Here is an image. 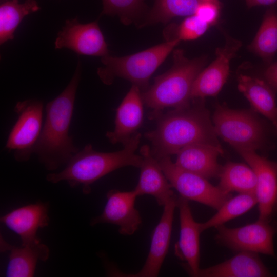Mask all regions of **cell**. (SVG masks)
Returning <instances> with one entry per match:
<instances>
[{
	"label": "cell",
	"mask_w": 277,
	"mask_h": 277,
	"mask_svg": "<svg viewBox=\"0 0 277 277\" xmlns=\"http://www.w3.org/2000/svg\"><path fill=\"white\" fill-rule=\"evenodd\" d=\"M49 204L37 202L14 209L1 217V222L21 238L22 246L41 242L36 233L48 226Z\"/></svg>",
	"instance_id": "obj_16"
},
{
	"label": "cell",
	"mask_w": 277,
	"mask_h": 277,
	"mask_svg": "<svg viewBox=\"0 0 277 277\" xmlns=\"http://www.w3.org/2000/svg\"><path fill=\"white\" fill-rule=\"evenodd\" d=\"M209 26L195 14L188 16L177 27L175 38L180 41L195 39L203 35Z\"/></svg>",
	"instance_id": "obj_29"
},
{
	"label": "cell",
	"mask_w": 277,
	"mask_h": 277,
	"mask_svg": "<svg viewBox=\"0 0 277 277\" xmlns=\"http://www.w3.org/2000/svg\"><path fill=\"white\" fill-rule=\"evenodd\" d=\"M176 196L164 206L161 219L151 235L149 252L142 269L134 273L124 274L128 277H156L168 253L171 240Z\"/></svg>",
	"instance_id": "obj_14"
},
{
	"label": "cell",
	"mask_w": 277,
	"mask_h": 277,
	"mask_svg": "<svg viewBox=\"0 0 277 277\" xmlns=\"http://www.w3.org/2000/svg\"><path fill=\"white\" fill-rule=\"evenodd\" d=\"M249 50L270 63L277 52V12L270 7L264 15L262 24Z\"/></svg>",
	"instance_id": "obj_25"
},
{
	"label": "cell",
	"mask_w": 277,
	"mask_h": 277,
	"mask_svg": "<svg viewBox=\"0 0 277 277\" xmlns=\"http://www.w3.org/2000/svg\"><path fill=\"white\" fill-rule=\"evenodd\" d=\"M221 5L215 1H203L198 5L194 14L209 26L216 23L220 12Z\"/></svg>",
	"instance_id": "obj_30"
},
{
	"label": "cell",
	"mask_w": 277,
	"mask_h": 277,
	"mask_svg": "<svg viewBox=\"0 0 277 277\" xmlns=\"http://www.w3.org/2000/svg\"><path fill=\"white\" fill-rule=\"evenodd\" d=\"M141 138V133L137 132L122 150L111 152L96 151L88 144L72 157L62 171L48 174L46 180L53 184L65 181L72 188L80 186L83 193L88 194L92 184L110 172L126 166L141 167L143 158L135 153Z\"/></svg>",
	"instance_id": "obj_3"
},
{
	"label": "cell",
	"mask_w": 277,
	"mask_h": 277,
	"mask_svg": "<svg viewBox=\"0 0 277 277\" xmlns=\"http://www.w3.org/2000/svg\"><path fill=\"white\" fill-rule=\"evenodd\" d=\"M241 42L228 37L225 46L216 50V58L195 78L192 88L191 100L216 96L228 78L231 60L241 47Z\"/></svg>",
	"instance_id": "obj_13"
},
{
	"label": "cell",
	"mask_w": 277,
	"mask_h": 277,
	"mask_svg": "<svg viewBox=\"0 0 277 277\" xmlns=\"http://www.w3.org/2000/svg\"><path fill=\"white\" fill-rule=\"evenodd\" d=\"M264 76L268 85L277 90V62L270 64L265 70Z\"/></svg>",
	"instance_id": "obj_31"
},
{
	"label": "cell",
	"mask_w": 277,
	"mask_h": 277,
	"mask_svg": "<svg viewBox=\"0 0 277 277\" xmlns=\"http://www.w3.org/2000/svg\"><path fill=\"white\" fill-rule=\"evenodd\" d=\"M235 149L256 176L259 219L269 221L277 206V163L258 155L254 150Z\"/></svg>",
	"instance_id": "obj_11"
},
{
	"label": "cell",
	"mask_w": 277,
	"mask_h": 277,
	"mask_svg": "<svg viewBox=\"0 0 277 277\" xmlns=\"http://www.w3.org/2000/svg\"><path fill=\"white\" fill-rule=\"evenodd\" d=\"M140 89L132 85L116 110L115 128L106 136L112 144L124 145L137 132L143 119V106Z\"/></svg>",
	"instance_id": "obj_18"
},
{
	"label": "cell",
	"mask_w": 277,
	"mask_h": 277,
	"mask_svg": "<svg viewBox=\"0 0 277 277\" xmlns=\"http://www.w3.org/2000/svg\"><path fill=\"white\" fill-rule=\"evenodd\" d=\"M138 196L133 189L130 191L109 190L107 194V202L102 213L90 221L92 226L101 223H109L119 227L118 232L124 235L133 234L142 222L139 211L135 207Z\"/></svg>",
	"instance_id": "obj_12"
},
{
	"label": "cell",
	"mask_w": 277,
	"mask_h": 277,
	"mask_svg": "<svg viewBox=\"0 0 277 277\" xmlns=\"http://www.w3.org/2000/svg\"><path fill=\"white\" fill-rule=\"evenodd\" d=\"M248 8L260 6H275L277 0H245Z\"/></svg>",
	"instance_id": "obj_32"
},
{
	"label": "cell",
	"mask_w": 277,
	"mask_h": 277,
	"mask_svg": "<svg viewBox=\"0 0 277 277\" xmlns=\"http://www.w3.org/2000/svg\"><path fill=\"white\" fill-rule=\"evenodd\" d=\"M217 135L235 149L255 150L262 145L264 130L261 123L251 113L218 105L213 116Z\"/></svg>",
	"instance_id": "obj_7"
},
{
	"label": "cell",
	"mask_w": 277,
	"mask_h": 277,
	"mask_svg": "<svg viewBox=\"0 0 277 277\" xmlns=\"http://www.w3.org/2000/svg\"><path fill=\"white\" fill-rule=\"evenodd\" d=\"M202 1H215V0H202Z\"/></svg>",
	"instance_id": "obj_33"
},
{
	"label": "cell",
	"mask_w": 277,
	"mask_h": 277,
	"mask_svg": "<svg viewBox=\"0 0 277 277\" xmlns=\"http://www.w3.org/2000/svg\"><path fill=\"white\" fill-rule=\"evenodd\" d=\"M102 14L117 15L122 23L128 25L136 21L145 7V0H102Z\"/></svg>",
	"instance_id": "obj_28"
},
{
	"label": "cell",
	"mask_w": 277,
	"mask_h": 277,
	"mask_svg": "<svg viewBox=\"0 0 277 277\" xmlns=\"http://www.w3.org/2000/svg\"><path fill=\"white\" fill-rule=\"evenodd\" d=\"M222 148L205 144H195L188 146L177 153L176 165L188 171L206 179L219 176L221 168L217 163Z\"/></svg>",
	"instance_id": "obj_20"
},
{
	"label": "cell",
	"mask_w": 277,
	"mask_h": 277,
	"mask_svg": "<svg viewBox=\"0 0 277 277\" xmlns=\"http://www.w3.org/2000/svg\"><path fill=\"white\" fill-rule=\"evenodd\" d=\"M239 90L252 107L269 120L277 130V105L274 90L263 80L241 74L238 78Z\"/></svg>",
	"instance_id": "obj_22"
},
{
	"label": "cell",
	"mask_w": 277,
	"mask_h": 277,
	"mask_svg": "<svg viewBox=\"0 0 277 277\" xmlns=\"http://www.w3.org/2000/svg\"><path fill=\"white\" fill-rule=\"evenodd\" d=\"M219 176L218 187L222 190L255 194L256 178L250 167L243 163L228 162L221 168Z\"/></svg>",
	"instance_id": "obj_24"
},
{
	"label": "cell",
	"mask_w": 277,
	"mask_h": 277,
	"mask_svg": "<svg viewBox=\"0 0 277 277\" xmlns=\"http://www.w3.org/2000/svg\"><path fill=\"white\" fill-rule=\"evenodd\" d=\"M180 41L176 38L168 39L128 56L102 57L103 66L97 69V74L107 85L112 84L116 77H121L145 91L148 88L150 77Z\"/></svg>",
	"instance_id": "obj_5"
},
{
	"label": "cell",
	"mask_w": 277,
	"mask_h": 277,
	"mask_svg": "<svg viewBox=\"0 0 277 277\" xmlns=\"http://www.w3.org/2000/svg\"><path fill=\"white\" fill-rule=\"evenodd\" d=\"M258 204L255 194L239 193L229 199L212 217L204 223H200L201 232L212 227L223 225L228 221L239 216Z\"/></svg>",
	"instance_id": "obj_27"
},
{
	"label": "cell",
	"mask_w": 277,
	"mask_h": 277,
	"mask_svg": "<svg viewBox=\"0 0 277 277\" xmlns=\"http://www.w3.org/2000/svg\"><path fill=\"white\" fill-rule=\"evenodd\" d=\"M271 275L257 253L240 251L226 261L200 269V277H266Z\"/></svg>",
	"instance_id": "obj_21"
},
{
	"label": "cell",
	"mask_w": 277,
	"mask_h": 277,
	"mask_svg": "<svg viewBox=\"0 0 277 277\" xmlns=\"http://www.w3.org/2000/svg\"><path fill=\"white\" fill-rule=\"evenodd\" d=\"M202 0H154V4L141 26L158 23L166 24L178 16L194 14Z\"/></svg>",
	"instance_id": "obj_26"
},
{
	"label": "cell",
	"mask_w": 277,
	"mask_h": 277,
	"mask_svg": "<svg viewBox=\"0 0 277 277\" xmlns=\"http://www.w3.org/2000/svg\"><path fill=\"white\" fill-rule=\"evenodd\" d=\"M55 49L68 48L78 55L104 57L109 50L97 21L82 24L77 17L66 21L55 43Z\"/></svg>",
	"instance_id": "obj_10"
},
{
	"label": "cell",
	"mask_w": 277,
	"mask_h": 277,
	"mask_svg": "<svg viewBox=\"0 0 277 277\" xmlns=\"http://www.w3.org/2000/svg\"><path fill=\"white\" fill-rule=\"evenodd\" d=\"M195 99L192 104L161 112L153 118L157 120L156 127L145 133V137L151 143V153L157 160L195 144L222 148L203 99Z\"/></svg>",
	"instance_id": "obj_1"
},
{
	"label": "cell",
	"mask_w": 277,
	"mask_h": 277,
	"mask_svg": "<svg viewBox=\"0 0 277 277\" xmlns=\"http://www.w3.org/2000/svg\"><path fill=\"white\" fill-rule=\"evenodd\" d=\"M173 57L172 67L156 76L151 87L142 93L143 103L153 110L151 118L165 108H181L190 103L193 83L207 60L205 56L188 59L181 49L174 50Z\"/></svg>",
	"instance_id": "obj_4"
},
{
	"label": "cell",
	"mask_w": 277,
	"mask_h": 277,
	"mask_svg": "<svg viewBox=\"0 0 277 277\" xmlns=\"http://www.w3.org/2000/svg\"><path fill=\"white\" fill-rule=\"evenodd\" d=\"M79 61L75 71L63 91L45 106L46 117L33 154L46 170L65 166L79 150L69 135L77 87L81 76Z\"/></svg>",
	"instance_id": "obj_2"
},
{
	"label": "cell",
	"mask_w": 277,
	"mask_h": 277,
	"mask_svg": "<svg viewBox=\"0 0 277 277\" xmlns=\"http://www.w3.org/2000/svg\"><path fill=\"white\" fill-rule=\"evenodd\" d=\"M1 250L9 252L7 277H32L39 261L46 262L50 255L49 247L41 242L17 247L1 238Z\"/></svg>",
	"instance_id": "obj_19"
},
{
	"label": "cell",
	"mask_w": 277,
	"mask_h": 277,
	"mask_svg": "<svg viewBox=\"0 0 277 277\" xmlns=\"http://www.w3.org/2000/svg\"><path fill=\"white\" fill-rule=\"evenodd\" d=\"M6 1V0H5Z\"/></svg>",
	"instance_id": "obj_34"
},
{
	"label": "cell",
	"mask_w": 277,
	"mask_h": 277,
	"mask_svg": "<svg viewBox=\"0 0 277 277\" xmlns=\"http://www.w3.org/2000/svg\"><path fill=\"white\" fill-rule=\"evenodd\" d=\"M180 231L178 242L174 247L175 255L186 262L189 274L197 276L200 268V235L202 232L200 223L193 219L188 200L177 197Z\"/></svg>",
	"instance_id": "obj_15"
},
{
	"label": "cell",
	"mask_w": 277,
	"mask_h": 277,
	"mask_svg": "<svg viewBox=\"0 0 277 277\" xmlns=\"http://www.w3.org/2000/svg\"><path fill=\"white\" fill-rule=\"evenodd\" d=\"M40 9L36 0H6L0 5V44L14 38V32L23 18Z\"/></svg>",
	"instance_id": "obj_23"
},
{
	"label": "cell",
	"mask_w": 277,
	"mask_h": 277,
	"mask_svg": "<svg viewBox=\"0 0 277 277\" xmlns=\"http://www.w3.org/2000/svg\"><path fill=\"white\" fill-rule=\"evenodd\" d=\"M158 161L172 187L181 197L216 210L230 198V193L212 185L207 179L178 167L171 161L170 156Z\"/></svg>",
	"instance_id": "obj_8"
},
{
	"label": "cell",
	"mask_w": 277,
	"mask_h": 277,
	"mask_svg": "<svg viewBox=\"0 0 277 277\" xmlns=\"http://www.w3.org/2000/svg\"><path fill=\"white\" fill-rule=\"evenodd\" d=\"M143 158L138 183L134 190L138 196L150 195L159 206H164L176 196L172 187L162 171L158 160L151 154L147 145L140 150Z\"/></svg>",
	"instance_id": "obj_17"
},
{
	"label": "cell",
	"mask_w": 277,
	"mask_h": 277,
	"mask_svg": "<svg viewBox=\"0 0 277 277\" xmlns=\"http://www.w3.org/2000/svg\"><path fill=\"white\" fill-rule=\"evenodd\" d=\"M17 118L9 133L5 148L12 152L19 162L28 161L43 125L44 103L37 99H27L16 103L14 108Z\"/></svg>",
	"instance_id": "obj_6"
},
{
	"label": "cell",
	"mask_w": 277,
	"mask_h": 277,
	"mask_svg": "<svg viewBox=\"0 0 277 277\" xmlns=\"http://www.w3.org/2000/svg\"><path fill=\"white\" fill-rule=\"evenodd\" d=\"M215 228L218 242L232 249L275 256L273 238L277 229L269 221L259 219L238 228H228L224 225Z\"/></svg>",
	"instance_id": "obj_9"
}]
</instances>
